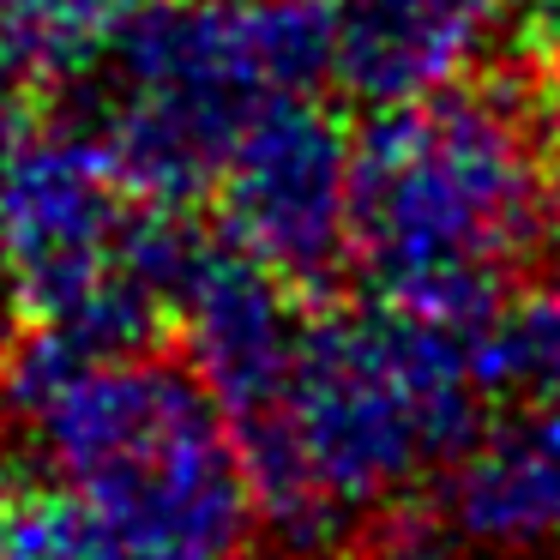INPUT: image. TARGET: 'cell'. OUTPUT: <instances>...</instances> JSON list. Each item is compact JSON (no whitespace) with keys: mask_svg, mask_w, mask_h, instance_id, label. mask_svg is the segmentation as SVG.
I'll return each mask as SVG.
<instances>
[{"mask_svg":"<svg viewBox=\"0 0 560 560\" xmlns=\"http://www.w3.org/2000/svg\"><path fill=\"white\" fill-rule=\"evenodd\" d=\"M482 398V326L392 302L307 314L283 386L230 422L254 524L295 555L331 548L446 470Z\"/></svg>","mask_w":560,"mask_h":560,"instance_id":"6da1fadb","label":"cell"},{"mask_svg":"<svg viewBox=\"0 0 560 560\" xmlns=\"http://www.w3.org/2000/svg\"><path fill=\"white\" fill-rule=\"evenodd\" d=\"M560 235L542 109L500 85H446L374 109L355 139L350 259L374 302L482 326Z\"/></svg>","mask_w":560,"mask_h":560,"instance_id":"7a4b0ae2","label":"cell"},{"mask_svg":"<svg viewBox=\"0 0 560 560\" xmlns=\"http://www.w3.org/2000/svg\"><path fill=\"white\" fill-rule=\"evenodd\" d=\"M0 404L139 560H235L254 530L230 416L194 368L151 350L91 355L37 326L0 355Z\"/></svg>","mask_w":560,"mask_h":560,"instance_id":"3957f363","label":"cell"},{"mask_svg":"<svg viewBox=\"0 0 560 560\" xmlns=\"http://www.w3.org/2000/svg\"><path fill=\"white\" fill-rule=\"evenodd\" d=\"M103 49L97 109L79 127L127 194L187 206L266 103L326 79L331 31L326 0H139Z\"/></svg>","mask_w":560,"mask_h":560,"instance_id":"277c9868","label":"cell"},{"mask_svg":"<svg viewBox=\"0 0 560 560\" xmlns=\"http://www.w3.org/2000/svg\"><path fill=\"white\" fill-rule=\"evenodd\" d=\"M350 187L355 139L314 91H295L242 127L211 194L235 254L290 290H314L350 259Z\"/></svg>","mask_w":560,"mask_h":560,"instance_id":"5b68a950","label":"cell"},{"mask_svg":"<svg viewBox=\"0 0 560 560\" xmlns=\"http://www.w3.org/2000/svg\"><path fill=\"white\" fill-rule=\"evenodd\" d=\"M518 7L524 0H326V79L368 109L434 97L464 85Z\"/></svg>","mask_w":560,"mask_h":560,"instance_id":"8992f818","label":"cell"},{"mask_svg":"<svg viewBox=\"0 0 560 560\" xmlns=\"http://www.w3.org/2000/svg\"><path fill=\"white\" fill-rule=\"evenodd\" d=\"M175 326L187 343V368L235 422L283 386L295 343L307 331V307L266 266L235 254L230 242H211L175 302Z\"/></svg>","mask_w":560,"mask_h":560,"instance_id":"52a82bcc","label":"cell"},{"mask_svg":"<svg viewBox=\"0 0 560 560\" xmlns=\"http://www.w3.org/2000/svg\"><path fill=\"white\" fill-rule=\"evenodd\" d=\"M452 536L494 555H536L560 542V416L524 410L470 434L446 464Z\"/></svg>","mask_w":560,"mask_h":560,"instance_id":"ba28073f","label":"cell"},{"mask_svg":"<svg viewBox=\"0 0 560 560\" xmlns=\"http://www.w3.org/2000/svg\"><path fill=\"white\" fill-rule=\"evenodd\" d=\"M482 368L488 392H512L524 410L560 416V283L482 319Z\"/></svg>","mask_w":560,"mask_h":560,"instance_id":"9c48e42d","label":"cell"},{"mask_svg":"<svg viewBox=\"0 0 560 560\" xmlns=\"http://www.w3.org/2000/svg\"><path fill=\"white\" fill-rule=\"evenodd\" d=\"M139 0H0V49L19 55L31 73L79 67Z\"/></svg>","mask_w":560,"mask_h":560,"instance_id":"30bf717a","label":"cell"},{"mask_svg":"<svg viewBox=\"0 0 560 560\" xmlns=\"http://www.w3.org/2000/svg\"><path fill=\"white\" fill-rule=\"evenodd\" d=\"M31 85H37V73H31V67L19 61V55L0 49V139L13 133V121H19V109H25Z\"/></svg>","mask_w":560,"mask_h":560,"instance_id":"8fae6325","label":"cell"},{"mask_svg":"<svg viewBox=\"0 0 560 560\" xmlns=\"http://www.w3.org/2000/svg\"><path fill=\"white\" fill-rule=\"evenodd\" d=\"M13 307V283H7V247H0V314Z\"/></svg>","mask_w":560,"mask_h":560,"instance_id":"7c38bea8","label":"cell"},{"mask_svg":"<svg viewBox=\"0 0 560 560\" xmlns=\"http://www.w3.org/2000/svg\"><path fill=\"white\" fill-rule=\"evenodd\" d=\"M121 560H139V555H121Z\"/></svg>","mask_w":560,"mask_h":560,"instance_id":"4fadbf2b","label":"cell"}]
</instances>
